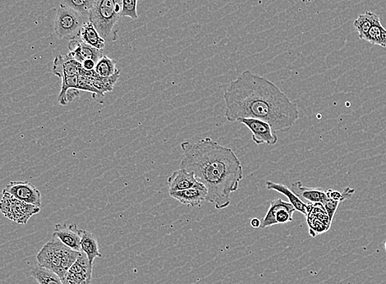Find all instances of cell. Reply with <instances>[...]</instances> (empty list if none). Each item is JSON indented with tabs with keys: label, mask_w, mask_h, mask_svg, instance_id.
Segmentation results:
<instances>
[{
	"label": "cell",
	"mask_w": 386,
	"mask_h": 284,
	"mask_svg": "<svg viewBox=\"0 0 386 284\" xmlns=\"http://www.w3.org/2000/svg\"><path fill=\"white\" fill-rule=\"evenodd\" d=\"M225 117L230 122L253 117L270 123L275 132H286L299 120L298 106L264 77L244 70L224 93Z\"/></svg>",
	"instance_id": "1"
},
{
	"label": "cell",
	"mask_w": 386,
	"mask_h": 284,
	"mask_svg": "<svg viewBox=\"0 0 386 284\" xmlns=\"http://www.w3.org/2000/svg\"><path fill=\"white\" fill-rule=\"evenodd\" d=\"M184 155L179 168L193 173L197 182L207 187V201L217 210L228 208L233 192L239 190L244 169L233 149L221 146L211 137L196 142L181 143Z\"/></svg>",
	"instance_id": "2"
},
{
	"label": "cell",
	"mask_w": 386,
	"mask_h": 284,
	"mask_svg": "<svg viewBox=\"0 0 386 284\" xmlns=\"http://www.w3.org/2000/svg\"><path fill=\"white\" fill-rule=\"evenodd\" d=\"M80 251H73L53 237L40 250L36 256L37 264L49 270L63 280L74 262L77 261Z\"/></svg>",
	"instance_id": "3"
},
{
	"label": "cell",
	"mask_w": 386,
	"mask_h": 284,
	"mask_svg": "<svg viewBox=\"0 0 386 284\" xmlns=\"http://www.w3.org/2000/svg\"><path fill=\"white\" fill-rule=\"evenodd\" d=\"M122 10V0H95L88 19L105 41L116 40Z\"/></svg>",
	"instance_id": "4"
},
{
	"label": "cell",
	"mask_w": 386,
	"mask_h": 284,
	"mask_svg": "<svg viewBox=\"0 0 386 284\" xmlns=\"http://www.w3.org/2000/svg\"><path fill=\"white\" fill-rule=\"evenodd\" d=\"M88 21V16L61 5L55 20L56 33L61 39L75 40L79 37L83 25Z\"/></svg>",
	"instance_id": "5"
},
{
	"label": "cell",
	"mask_w": 386,
	"mask_h": 284,
	"mask_svg": "<svg viewBox=\"0 0 386 284\" xmlns=\"http://www.w3.org/2000/svg\"><path fill=\"white\" fill-rule=\"evenodd\" d=\"M0 211L10 221L26 224L32 216L41 211V208L21 201L9 193L3 191L2 200L0 201Z\"/></svg>",
	"instance_id": "6"
},
{
	"label": "cell",
	"mask_w": 386,
	"mask_h": 284,
	"mask_svg": "<svg viewBox=\"0 0 386 284\" xmlns=\"http://www.w3.org/2000/svg\"><path fill=\"white\" fill-rule=\"evenodd\" d=\"M296 211L291 203L285 201L281 198L270 202V208L265 217L262 219L260 228L264 229L274 225L291 223L293 219V214Z\"/></svg>",
	"instance_id": "7"
},
{
	"label": "cell",
	"mask_w": 386,
	"mask_h": 284,
	"mask_svg": "<svg viewBox=\"0 0 386 284\" xmlns=\"http://www.w3.org/2000/svg\"><path fill=\"white\" fill-rule=\"evenodd\" d=\"M245 125L253 133L251 139L256 144H266L268 146H275L278 141L276 132L273 130L270 123L264 120L243 117L237 121Z\"/></svg>",
	"instance_id": "8"
},
{
	"label": "cell",
	"mask_w": 386,
	"mask_h": 284,
	"mask_svg": "<svg viewBox=\"0 0 386 284\" xmlns=\"http://www.w3.org/2000/svg\"><path fill=\"white\" fill-rule=\"evenodd\" d=\"M93 265L90 264L87 255L80 251L74 264L69 268L62 281L63 284H90Z\"/></svg>",
	"instance_id": "9"
},
{
	"label": "cell",
	"mask_w": 386,
	"mask_h": 284,
	"mask_svg": "<svg viewBox=\"0 0 386 284\" xmlns=\"http://www.w3.org/2000/svg\"><path fill=\"white\" fill-rule=\"evenodd\" d=\"M3 191L9 193L21 201L37 207L41 208V193L38 189H36V186L30 184L29 182H11Z\"/></svg>",
	"instance_id": "10"
},
{
	"label": "cell",
	"mask_w": 386,
	"mask_h": 284,
	"mask_svg": "<svg viewBox=\"0 0 386 284\" xmlns=\"http://www.w3.org/2000/svg\"><path fill=\"white\" fill-rule=\"evenodd\" d=\"M306 219L310 227V233L313 237H315L316 234L328 231L332 223L321 203H309Z\"/></svg>",
	"instance_id": "11"
},
{
	"label": "cell",
	"mask_w": 386,
	"mask_h": 284,
	"mask_svg": "<svg viewBox=\"0 0 386 284\" xmlns=\"http://www.w3.org/2000/svg\"><path fill=\"white\" fill-rule=\"evenodd\" d=\"M169 193L174 199L189 208L202 207V204L207 201V187L199 182L189 189Z\"/></svg>",
	"instance_id": "12"
},
{
	"label": "cell",
	"mask_w": 386,
	"mask_h": 284,
	"mask_svg": "<svg viewBox=\"0 0 386 284\" xmlns=\"http://www.w3.org/2000/svg\"><path fill=\"white\" fill-rule=\"evenodd\" d=\"M80 229L81 228H79L76 223L71 224L69 226L66 223H58L56 225L53 237L60 240L68 248L73 251H81Z\"/></svg>",
	"instance_id": "13"
},
{
	"label": "cell",
	"mask_w": 386,
	"mask_h": 284,
	"mask_svg": "<svg viewBox=\"0 0 386 284\" xmlns=\"http://www.w3.org/2000/svg\"><path fill=\"white\" fill-rule=\"evenodd\" d=\"M68 49L71 52L68 55L80 63H83L85 60H92L98 63L100 58L104 56L103 51L85 44L81 40L71 41Z\"/></svg>",
	"instance_id": "14"
},
{
	"label": "cell",
	"mask_w": 386,
	"mask_h": 284,
	"mask_svg": "<svg viewBox=\"0 0 386 284\" xmlns=\"http://www.w3.org/2000/svg\"><path fill=\"white\" fill-rule=\"evenodd\" d=\"M53 73L62 78L78 76L83 72L82 63L76 61L72 57L57 56L53 63Z\"/></svg>",
	"instance_id": "15"
},
{
	"label": "cell",
	"mask_w": 386,
	"mask_h": 284,
	"mask_svg": "<svg viewBox=\"0 0 386 284\" xmlns=\"http://www.w3.org/2000/svg\"><path fill=\"white\" fill-rule=\"evenodd\" d=\"M266 186L267 190L276 191L281 193V194L286 196L288 198L289 203L292 204L296 211L302 213L303 216H307L308 204L304 202L301 198H300L292 189H289V187L271 181H267Z\"/></svg>",
	"instance_id": "16"
},
{
	"label": "cell",
	"mask_w": 386,
	"mask_h": 284,
	"mask_svg": "<svg viewBox=\"0 0 386 284\" xmlns=\"http://www.w3.org/2000/svg\"><path fill=\"white\" fill-rule=\"evenodd\" d=\"M197 183L193 173L180 169L174 171L167 180L169 192L179 191L190 189Z\"/></svg>",
	"instance_id": "17"
},
{
	"label": "cell",
	"mask_w": 386,
	"mask_h": 284,
	"mask_svg": "<svg viewBox=\"0 0 386 284\" xmlns=\"http://www.w3.org/2000/svg\"><path fill=\"white\" fill-rule=\"evenodd\" d=\"M292 190L301 198L303 201L309 203H321L323 204L328 196H327L326 191L319 189V187H308L297 181L291 184Z\"/></svg>",
	"instance_id": "18"
},
{
	"label": "cell",
	"mask_w": 386,
	"mask_h": 284,
	"mask_svg": "<svg viewBox=\"0 0 386 284\" xmlns=\"http://www.w3.org/2000/svg\"><path fill=\"white\" fill-rule=\"evenodd\" d=\"M80 235H81V251L87 255L90 264L93 265L95 259L102 257L99 251L98 239L94 233L88 230L80 229Z\"/></svg>",
	"instance_id": "19"
},
{
	"label": "cell",
	"mask_w": 386,
	"mask_h": 284,
	"mask_svg": "<svg viewBox=\"0 0 386 284\" xmlns=\"http://www.w3.org/2000/svg\"><path fill=\"white\" fill-rule=\"evenodd\" d=\"M79 37L85 44L95 48V49L103 51L105 46V41L102 38L98 30L90 21L83 25Z\"/></svg>",
	"instance_id": "20"
},
{
	"label": "cell",
	"mask_w": 386,
	"mask_h": 284,
	"mask_svg": "<svg viewBox=\"0 0 386 284\" xmlns=\"http://www.w3.org/2000/svg\"><path fill=\"white\" fill-rule=\"evenodd\" d=\"M380 21L379 16L376 14L367 11L366 13L359 15L353 23V26L358 32L359 39L363 40L372 26Z\"/></svg>",
	"instance_id": "21"
},
{
	"label": "cell",
	"mask_w": 386,
	"mask_h": 284,
	"mask_svg": "<svg viewBox=\"0 0 386 284\" xmlns=\"http://www.w3.org/2000/svg\"><path fill=\"white\" fill-rule=\"evenodd\" d=\"M31 275L39 284H63L60 276L39 265L32 268Z\"/></svg>",
	"instance_id": "22"
},
{
	"label": "cell",
	"mask_w": 386,
	"mask_h": 284,
	"mask_svg": "<svg viewBox=\"0 0 386 284\" xmlns=\"http://www.w3.org/2000/svg\"><path fill=\"white\" fill-rule=\"evenodd\" d=\"M363 40L369 42L370 44L386 48V29L380 23V21L372 26Z\"/></svg>",
	"instance_id": "23"
},
{
	"label": "cell",
	"mask_w": 386,
	"mask_h": 284,
	"mask_svg": "<svg viewBox=\"0 0 386 284\" xmlns=\"http://www.w3.org/2000/svg\"><path fill=\"white\" fill-rule=\"evenodd\" d=\"M119 71L116 68V62L108 56H103L96 63L95 72L101 78H110Z\"/></svg>",
	"instance_id": "24"
},
{
	"label": "cell",
	"mask_w": 386,
	"mask_h": 284,
	"mask_svg": "<svg viewBox=\"0 0 386 284\" xmlns=\"http://www.w3.org/2000/svg\"><path fill=\"white\" fill-rule=\"evenodd\" d=\"M95 2V0H61V5L77 11V12L88 17Z\"/></svg>",
	"instance_id": "25"
},
{
	"label": "cell",
	"mask_w": 386,
	"mask_h": 284,
	"mask_svg": "<svg viewBox=\"0 0 386 284\" xmlns=\"http://www.w3.org/2000/svg\"><path fill=\"white\" fill-rule=\"evenodd\" d=\"M355 190L351 189L350 186L345 187L344 191H339L333 189H328L326 191L327 196L329 199L334 200L335 201L343 202L346 200H350V198L355 194Z\"/></svg>",
	"instance_id": "26"
},
{
	"label": "cell",
	"mask_w": 386,
	"mask_h": 284,
	"mask_svg": "<svg viewBox=\"0 0 386 284\" xmlns=\"http://www.w3.org/2000/svg\"><path fill=\"white\" fill-rule=\"evenodd\" d=\"M122 10L121 17H128L136 20L138 19L137 3L138 0H122Z\"/></svg>",
	"instance_id": "27"
},
{
	"label": "cell",
	"mask_w": 386,
	"mask_h": 284,
	"mask_svg": "<svg viewBox=\"0 0 386 284\" xmlns=\"http://www.w3.org/2000/svg\"><path fill=\"white\" fill-rule=\"evenodd\" d=\"M340 203L339 201H335L334 200H331V199H327L323 204V206L325 208V210L327 213V214H328V216L330 219V221H333V219H334V217H335V214L338 210V207H339L340 206Z\"/></svg>",
	"instance_id": "28"
},
{
	"label": "cell",
	"mask_w": 386,
	"mask_h": 284,
	"mask_svg": "<svg viewBox=\"0 0 386 284\" xmlns=\"http://www.w3.org/2000/svg\"><path fill=\"white\" fill-rule=\"evenodd\" d=\"M83 68L85 71H93L96 65V63L92 60H85L82 63Z\"/></svg>",
	"instance_id": "29"
},
{
	"label": "cell",
	"mask_w": 386,
	"mask_h": 284,
	"mask_svg": "<svg viewBox=\"0 0 386 284\" xmlns=\"http://www.w3.org/2000/svg\"><path fill=\"white\" fill-rule=\"evenodd\" d=\"M251 226L254 228H259L261 227V221L259 218H254L251 219Z\"/></svg>",
	"instance_id": "30"
},
{
	"label": "cell",
	"mask_w": 386,
	"mask_h": 284,
	"mask_svg": "<svg viewBox=\"0 0 386 284\" xmlns=\"http://www.w3.org/2000/svg\"><path fill=\"white\" fill-rule=\"evenodd\" d=\"M385 249L386 251V241H385Z\"/></svg>",
	"instance_id": "31"
}]
</instances>
